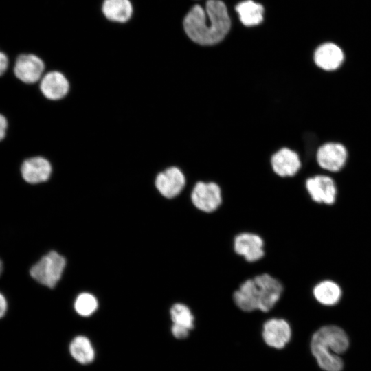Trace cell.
<instances>
[{
  "mask_svg": "<svg viewBox=\"0 0 371 371\" xmlns=\"http://www.w3.org/2000/svg\"><path fill=\"white\" fill-rule=\"evenodd\" d=\"M205 9L196 5L184 19L183 27L188 37L203 45H214L227 34L231 21L225 4L220 0H208Z\"/></svg>",
  "mask_w": 371,
  "mask_h": 371,
  "instance_id": "1",
  "label": "cell"
},
{
  "mask_svg": "<svg viewBox=\"0 0 371 371\" xmlns=\"http://www.w3.org/2000/svg\"><path fill=\"white\" fill-rule=\"evenodd\" d=\"M350 347L346 330L336 324H326L315 330L309 340V350L317 366L322 371H342L341 357Z\"/></svg>",
  "mask_w": 371,
  "mask_h": 371,
  "instance_id": "2",
  "label": "cell"
},
{
  "mask_svg": "<svg viewBox=\"0 0 371 371\" xmlns=\"http://www.w3.org/2000/svg\"><path fill=\"white\" fill-rule=\"evenodd\" d=\"M283 291V284L278 278L262 273L243 282L234 292L233 300L244 312L258 310L267 313L276 305Z\"/></svg>",
  "mask_w": 371,
  "mask_h": 371,
  "instance_id": "3",
  "label": "cell"
},
{
  "mask_svg": "<svg viewBox=\"0 0 371 371\" xmlns=\"http://www.w3.org/2000/svg\"><path fill=\"white\" fill-rule=\"evenodd\" d=\"M65 263L63 256L56 251H49L31 266L30 275L38 284L52 289L61 278Z\"/></svg>",
  "mask_w": 371,
  "mask_h": 371,
  "instance_id": "4",
  "label": "cell"
},
{
  "mask_svg": "<svg viewBox=\"0 0 371 371\" xmlns=\"http://www.w3.org/2000/svg\"><path fill=\"white\" fill-rule=\"evenodd\" d=\"M190 200L199 211L207 214L214 212L223 203L221 188L215 182L198 181L192 190Z\"/></svg>",
  "mask_w": 371,
  "mask_h": 371,
  "instance_id": "5",
  "label": "cell"
},
{
  "mask_svg": "<svg viewBox=\"0 0 371 371\" xmlns=\"http://www.w3.org/2000/svg\"><path fill=\"white\" fill-rule=\"evenodd\" d=\"M45 61L34 53H21L15 59L13 72L16 78L27 85L38 83L46 72Z\"/></svg>",
  "mask_w": 371,
  "mask_h": 371,
  "instance_id": "6",
  "label": "cell"
},
{
  "mask_svg": "<svg viewBox=\"0 0 371 371\" xmlns=\"http://www.w3.org/2000/svg\"><path fill=\"white\" fill-rule=\"evenodd\" d=\"M234 252L248 262L261 260L265 254V242L258 234L243 232L234 236L233 240Z\"/></svg>",
  "mask_w": 371,
  "mask_h": 371,
  "instance_id": "7",
  "label": "cell"
},
{
  "mask_svg": "<svg viewBox=\"0 0 371 371\" xmlns=\"http://www.w3.org/2000/svg\"><path fill=\"white\" fill-rule=\"evenodd\" d=\"M23 181L30 185H40L49 181L52 173L49 160L41 155L30 157L22 162L20 167Z\"/></svg>",
  "mask_w": 371,
  "mask_h": 371,
  "instance_id": "8",
  "label": "cell"
},
{
  "mask_svg": "<svg viewBox=\"0 0 371 371\" xmlns=\"http://www.w3.org/2000/svg\"><path fill=\"white\" fill-rule=\"evenodd\" d=\"M262 337L265 343L273 348L282 349L289 343L292 329L289 323L282 318H271L262 326Z\"/></svg>",
  "mask_w": 371,
  "mask_h": 371,
  "instance_id": "9",
  "label": "cell"
},
{
  "mask_svg": "<svg viewBox=\"0 0 371 371\" xmlns=\"http://www.w3.org/2000/svg\"><path fill=\"white\" fill-rule=\"evenodd\" d=\"M306 191L317 203L332 205L336 201L337 188L334 180L327 175H315L306 179Z\"/></svg>",
  "mask_w": 371,
  "mask_h": 371,
  "instance_id": "10",
  "label": "cell"
},
{
  "mask_svg": "<svg viewBox=\"0 0 371 371\" xmlns=\"http://www.w3.org/2000/svg\"><path fill=\"white\" fill-rule=\"evenodd\" d=\"M348 152L346 147L337 142H328L317 150L316 159L319 166L329 172H338L346 163Z\"/></svg>",
  "mask_w": 371,
  "mask_h": 371,
  "instance_id": "11",
  "label": "cell"
},
{
  "mask_svg": "<svg viewBox=\"0 0 371 371\" xmlns=\"http://www.w3.org/2000/svg\"><path fill=\"white\" fill-rule=\"evenodd\" d=\"M38 87L45 99L56 101L67 95L69 85L63 74L56 70H49L38 82Z\"/></svg>",
  "mask_w": 371,
  "mask_h": 371,
  "instance_id": "12",
  "label": "cell"
},
{
  "mask_svg": "<svg viewBox=\"0 0 371 371\" xmlns=\"http://www.w3.org/2000/svg\"><path fill=\"white\" fill-rule=\"evenodd\" d=\"M155 186L160 194L167 199L178 196L186 186V177L177 167H170L156 177Z\"/></svg>",
  "mask_w": 371,
  "mask_h": 371,
  "instance_id": "13",
  "label": "cell"
},
{
  "mask_svg": "<svg viewBox=\"0 0 371 371\" xmlns=\"http://www.w3.org/2000/svg\"><path fill=\"white\" fill-rule=\"evenodd\" d=\"M344 52L336 43L330 41L319 45L313 54L315 65L325 71H334L344 63Z\"/></svg>",
  "mask_w": 371,
  "mask_h": 371,
  "instance_id": "14",
  "label": "cell"
},
{
  "mask_svg": "<svg viewBox=\"0 0 371 371\" xmlns=\"http://www.w3.org/2000/svg\"><path fill=\"white\" fill-rule=\"evenodd\" d=\"M271 164L273 172L281 177L294 176L301 167L298 155L287 148L276 153L271 157Z\"/></svg>",
  "mask_w": 371,
  "mask_h": 371,
  "instance_id": "15",
  "label": "cell"
},
{
  "mask_svg": "<svg viewBox=\"0 0 371 371\" xmlns=\"http://www.w3.org/2000/svg\"><path fill=\"white\" fill-rule=\"evenodd\" d=\"M312 293L316 302L326 307L338 305L343 295L340 286L330 280H325L317 283L313 288Z\"/></svg>",
  "mask_w": 371,
  "mask_h": 371,
  "instance_id": "16",
  "label": "cell"
},
{
  "mask_svg": "<svg viewBox=\"0 0 371 371\" xmlns=\"http://www.w3.org/2000/svg\"><path fill=\"white\" fill-rule=\"evenodd\" d=\"M69 352L71 357L82 365L90 364L95 358V350L91 340L82 335L71 339L69 345Z\"/></svg>",
  "mask_w": 371,
  "mask_h": 371,
  "instance_id": "17",
  "label": "cell"
},
{
  "mask_svg": "<svg viewBox=\"0 0 371 371\" xmlns=\"http://www.w3.org/2000/svg\"><path fill=\"white\" fill-rule=\"evenodd\" d=\"M102 12L108 19L124 23L131 18L133 7L129 0H104Z\"/></svg>",
  "mask_w": 371,
  "mask_h": 371,
  "instance_id": "18",
  "label": "cell"
},
{
  "mask_svg": "<svg viewBox=\"0 0 371 371\" xmlns=\"http://www.w3.org/2000/svg\"><path fill=\"white\" fill-rule=\"evenodd\" d=\"M240 20L246 26L260 24L263 20L264 8L252 0L240 2L236 6Z\"/></svg>",
  "mask_w": 371,
  "mask_h": 371,
  "instance_id": "19",
  "label": "cell"
},
{
  "mask_svg": "<svg viewBox=\"0 0 371 371\" xmlns=\"http://www.w3.org/2000/svg\"><path fill=\"white\" fill-rule=\"evenodd\" d=\"M172 324L189 330L194 328V315L187 305L182 303L174 304L170 309Z\"/></svg>",
  "mask_w": 371,
  "mask_h": 371,
  "instance_id": "20",
  "label": "cell"
},
{
  "mask_svg": "<svg viewBox=\"0 0 371 371\" xmlns=\"http://www.w3.org/2000/svg\"><path fill=\"white\" fill-rule=\"evenodd\" d=\"M98 300L94 295L88 293L78 295L74 302L76 312L80 316L89 317L98 308Z\"/></svg>",
  "mask_w": 371,
  "mask_h": 371,
  "instance_id": "21",
  "label": "cell"
},
{
  "mask_svg": "<svg viewBox=\"0 0 371 371\" xmlns=\"http://www.w3.org/2000/svg\"><path fill=\"white\" fill-rule=\"evenodd\" d=\"M170 331L173 337L178 339H183L188 337L190 330L172 324L170 328Z\"/></svg>",
  "mask_w": 371,
  "mask_h": 371,
  "instance_id": "22",
  "label": "cell"
},
{
  "mask_svg": "<svg viewBox=\"0 0 371 371\" xmlns=\"http://www.w3.org/2000/svg\"><path fill=\"white\" fill-rule=\"evenodd\" d=\"M10 65L9 57L7 54L0 50V77L8 71Z\"/></svg>",
  "mask_w": 371,
  "mask_h": 371,
  "instance_id": "23",
  "label": "cell"
},
{
  "mask_svg": "<svg viewBox=\"0 0 371 371\" xmlns=\"http://www.w3.org/2000/svg\"><path fill=\"white\" fill-rule=\"evenodd\" d=\"M9 310V302L5 295L0 291V319L4 317Z\"/></svg>",
  "mask_w": 371,
  "mask_h": 371,
  "instance_id": "24",
  "label": "cell"
},
{
  "mask_svg": "<svg viewBox=\"0 0 371 371\" xmlns=\"http://www.w3.org/2000/svg\"><path fill=\"white\" fill-rule=\"evenodd\" d=\"M8 128V120L4 115L0 113V142L5 138Z\"/></svg>",
  "mask_w": 371,
  "mask_h": 371,
  "instance_id": "25",
  "label": "cell"
},
{
  "mask_svg": "<svg viewBox=\"0 0 371 371\" xmlns=\"http://www.w3.org/2000/svg\"><path fill=\"white\" fill-rule=\"evenodd\" d=\"M3 270V262L1 259L0 258V276L2 274Z\"/></svg>",
  "mask_w": 371,
  "mask_h": 371,
  "instance_id": "26",
  "label": "cell"
}]
</instances>
